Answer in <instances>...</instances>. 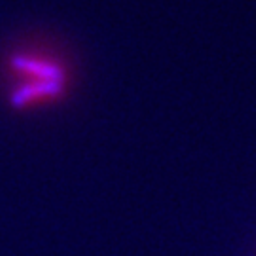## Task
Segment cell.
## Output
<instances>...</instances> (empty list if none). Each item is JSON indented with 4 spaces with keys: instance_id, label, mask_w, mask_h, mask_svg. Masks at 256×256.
<instances>
[{
    "instance_id": "obj_1",
    "label": "cell",
    "mask_w": 256,
    "mask_h": 256,
    "mask_svg": "<svg viewBox=\"0 0 256 256\" xmlns=\"http://www.w3.org/2000/svg\"><path fill=\"white\" fill-rule=\"evenodd\" d=\"M8 72L14 80L10 92V102L14 108L27 110L42 106L66 95V66L52 57L19 52L8 59Z\"/></svg>"
}]
</instances>
